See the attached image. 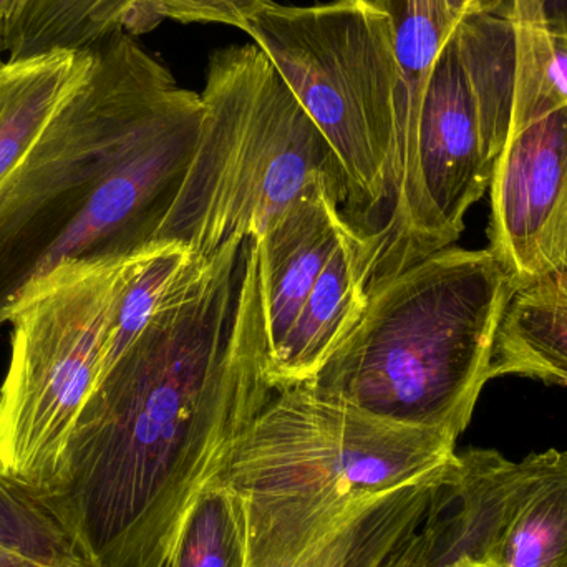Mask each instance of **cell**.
<instances>
[{
  "mask_svg": "<svg viewBox=\"0 0 567 567\" xmlns=\"http://www.w3.org/2000/svg\"><path fill=\"white\" fill-rule=\"evenodd\" d=\"M268 0H138L126 17L123 30L143 35L163 20L179 23H221L245 32Z\"/></svg>",
  "mask_w": 567,
  "mask_h": 567,
  "instance_id": "cell-22",
  "label": "cell"
},
{
  "mask_svg": "<svg viewBox=\"0 0 567 567\" xmlns=\"http://www.w3.org/2000/svg\"><path fill=\"white\" fill-rule=\"evenodd\" d=\"M365 302V289L357 272L353 236L346 225L281 347L269 360L271 389L282 392L312 380L349 336Z\"/></svg>",
  "mask_w": 567,
  "mask_h": 567,
  "instance_id": "cell-11",
  "label": "cell"
},
{
  "mask_svg": "<svg viewBox=\"0 0 567 567\" xmlns=\"http://www.w3.org/2000/svg\"><path fill=\"white\" fill-rule=\"evenodd\" d=\"M3 63V60H2V47H0V65H2Z\"/></svg>",
  "mask_w": 567,
  "mask_h": 567,
  "instance_id": "cell-29",
  "label": "cell"
},
{
  "mask_svg": "<svg viewBox=\"0 0 567 567\" xmlns=\"http://www.w3.org/2000/svg\"><path fill=\"white\" fill-rule=\"evenodd\" d=\"M518 70L512 130L567 106V43L545 25H516Z\"/></svg>",
  "mask_w": 567,
  "mask_h": 567,
  "instance_id": "cell-21",
  "label": "cell"
},
{
  "mask_svg": "<svg viewBox=\"0 0 567 567\" xmlns=\"http://www.w3.org/2000/svg\"><path fill=\"white\" fill-rule=\"evenodd\" d=\"M193 259L195 256L186 246L173 241L156 243L143 256L135 271L123 284L113 306L103 375L138 339L159 303L168 296L173 284L178 281Z\"/></svg>",
  "mask_w": 567,
  "mask_h": 567,
  "instance_id": "cell-20",
  "label": "cell"
},
{
  "mask_svg": "<svg viewBox=\"0 0 567 567\" xmlns=\"http://www.w3.org/2000/svg\"><path fill=\"white\" fill-rule=\"evenodd\" d=\"M252 239L193 259L106 370L66 446L55 499L100 567H165L183 518L268 405Z\"/></svg>",
  "mask_w": 567,
  "mask_h": 567,
  "instance_id": "cell-1",
  "label": "cell"
},
{
  "mask_svg": "<svg viewBox=\"0 0 567 567\" xmlns=\"http://www.w3.org/2000/svg\"><path fill=\"white\" fill-rule=\"evenodd\" d=\"M203 112L202 93L125 30L90 47L89 69L0 185V327L60 269L155 245Z\"/></svg>",
  "mask_w": 567,
  "mask_h": 567,
  "instance_id": "cell-2",
  "label": "cell"
},
{
  "mask_svg": "<svg viewBox=\"0 0 567 567\" xmlns=\"http://www.w3.org/2000/svg\"><path fill=\"white\" fill-rule=\"evenodd\" d=\"M165 567H248L241 506L221 483L212 480L189 506Z\"/></svg>",
  "mask_w": 567,
  "mask_h": 567,
  "instance_id": "cell-19",
  "label": "cell"
},
{
  "mask_svg": "<svg viewBox=\"0 0 567 567\" xmlns=\"http://www.w3.org/2000/svg\"><path fill=\"white\" fill-rule=\"evenodd\" d=\"M346 221L326 186L307 192L255 243L269 360L336 248Z\"/></svg>",
  "mask_w": 567,
  "mask_h": 567,
  "instance_id": "cell-10",
  "label": "cell"
},
{
  "mask_svg": "<svg viewBox=\"0 0 567 567\" xmlns=\"http://www.w3.org/2000/svg\"><path fill=\"white\" fill-rule=\"evenodd\" d=\"M138 0H30L6 27L2 52L12 60L53 50L89 49L123 30Z\"/></svg>",
  "mask_w": 567,
  "mask_h": 567,
  "instance_id": "cell-17",
  "label": "cell"
},
{
  "mask_svg": "<svg viewBox=\"0 0 567 567\" xmlns=\"http://www.w3.org/2000/svg\"><path fill=\"white\" fill-rule=\"evenodd\" d=\"M450 40L475 103L483 153L495 168L512 130L518 70L509 0H483L478 10L456 23Z\"/></svg>",
  "mask_w": 567,
  "mask_h": 567,
  "instance_id": "cell-12",
  "label": "cell"
},
{
  "mask_svg": "<svg viewBox=\"0 0 567 567\" xmlns=\"http://www.w3.org/2000/svg\"><path fill=\"white\" fill-rule=\"evenodd\" d=\"M503 375L567 385V269L516 290L489 363V380Z\"/></svg>",
  "mask_w": 567,
  "mask_h": 567,
  "instance_id": "cell-15",
  "label": "cell"
},
{
  "mask_svg": "<svg viewBox=\"0 0 567 567\" xmlns=\"http://www.w3.org/2000/svg\"><path fill=\"white\" fill-rule=\"evenodd\" d=\"M445 2L450 17H452L453 23L456 25L463 17L478 10L482 7L483 0H445Z\"/></svg>",
  "mask_w": 567,
  "mask_h": 567,
  "instance_id": "cell-25",
  "label": "cell"
},
{
  "mask_svg": "<svg viewBox=\"0 0 567 567\" xmlns=\"http://www.w3.org/2000/svg\"><path fill=\"white\" fill-rule=\"evenodd\" d=\"M538 7L548 32L567 43V0H538Z\"/></svg>",
  "mask_w": 567,
  "mask_h": 567,
  "instance_id": "cell-23",
  "label": "cell"
},
{
  "mask_svg": "<svg viewBox=\"0 0 567 567\" xmlns=\"http://www.w3.org/2000/svg\"><path fill=\"white\" fill-rule=\"evenodd\" d=\"M416 536H419V533L393 556L392 561L385 567H413L416 556Z\"/></svg>",
  "mask_w": 567,
  "mask_h": 567,
  "instance_id": "cell-26",
  "label": "cell"
},
{
  "mask_svg": "<svg viewBox=\"0 0 567 567\" xmlns=\"http://www.w3.org/2000/svg\"><path fill=\"white\" fill-rule=\"evenodd\" d=\"M382 2H385V3H386V2H389V0H382Z\"/></svg>",
  "mask_w": 567,
  "mask_h": 567,
  "instance_id": "cell-30",
  "label": "cell"
},
{
  "mask_svg": "<svg viewBox=\"0 0 567 567\" xmlns=\"http://www.w3.org/2000/svg\"><path fill=\"white\" fill-rule=\"evenodd\" d=\"M489 252L516 290L567 269V106L509 133L493 168Z\"/></svg>",
  "mask_w": 567,
  "mask_h": 567,
  "instance_id": "cell-8",
  "label": "cell"
},
{
  "mask_svg": "<svg viewBox=\"0 0 567 567\" xmlns=\"http://www.w3.org/2000/svg\"><path fill=\"white\" fill-rule=\"evenodd\" d=\"M202 100L198 145L155 243L212 259L236 239L261 238L317 186L343 208L329 142L256 43L212 53Z\"/></svg>",
  "mask_w": 567,
  "mask_h": 567,
  "instance_id": "cell-5",
  "label": "cell"
},
{
  "mask_svg": "<svg viewBox=\"0 0 567 567\" xmlns=\"http://www.w3.org/2000/svg\"><path fill=\"white\" fill-rule=\"evenodd\" d=\"M489 567H567V452L548 450Z\"/></svg>",
  "mask_w": 567,
  "mask_h": 567,
  "instance_id": "cell-16",
  "label": "cell"
},
{
  "mask_svg": "<svg viewBox=\"0 0 567 567\" xmlns=\"http://www.w3.org/2000/svg\"><path fill=\"white\" fill-rule=\"evenodd\" d=\"M450 462L413 485L370 499L339 528L278 567H385L422 528Z\"/></svg>",
  "mask_w": 567,
  "mask_h": 567,
  "instance_id": "cell-13",
  "label": "cell"
},
{
  "mask_svg": "<svg viewBox=\"0 0 567 567\" xmlns=\"http://www.w3.org/2000/svg\"><path fill=\"white\" fill-rule=\"evenodd\" d=\"M245 33L329 142L346 182L340 209L353 239L373 231L389 193L399 62L382 0L282 6L268 0Z\"/></svg>",
  "mask_w": 567,
  "mask_h": 567,
  "instance_id": "cell-6",
  "label": "cell"
},
{
  "mask_svg": "<svg viewBox=\"0 0 567 567\" xmlns=\"http://www.w3.org/2000/svg\"><path fill=\"white\" fill-rule=\"evenodd\" d=\"M29 2L30 0H0V47H2L6 27L22 12L23 7Z\"/></svg>",
  "mask_w": 567,
  "mask_h": 567,
  "instance_id": "cell-24",
  "label": "cell"
},
{
  "mask_svg": "<svg viewBox=\"0 0 567 567\" xmlns=\"http://www.w3.org/2000/svg\"><path fill=\"white\" fill-rule=\"evenodd\" d=\"M543 463L545 453L522 462L495 450L456 453L420 528L415 567L488 566Z\"/></svg>",
  "mask_w": 567,
  "mask_h": 567,
  "instance_id": "cell-9",
  "label": "cell"
},
{
  "mask_svg": "<svg viewBox=\"0 0 567 567\" xmlns=\"http://www.w3.org/2000/svg\"><path fill=\"white\" fill-rule=\"evenodd\" d=\"M0 567H45L0 546Z\"/></svg>",
  "mask_w": 567,
  "mask_h": 567,
  "instance_id": "cell-27",
  "label": "cell"
},
{
  "mask_svg": "<svg viewBox=\"0 0 567 567\" xmlns=\"http://www.w3.org/2000/svg\"><path fill=\"white\" fill-rule=\"evenodd\" d=\"M458 567H489V566H483V565H463Z\"/></svg>",
  "mask_w": 567,
  "mask_h": 567,
  "instance_id": "cell-28",
  "label": "cell"
},
{
  "mask_svg": "<svg viewBox=\"0 0 567 567\" xmlns=\"http://www.w3.org/2000/svg\"><path fill=\"white\" fill-rule=\"evenodd\" d=\"M456 440L445 430L389 422L300 383L272 395L213 480L241 506L248 567H278L370 499L445 466Z\"/></svg>",
  "mask_w": 567,
  "mask_h": 567,
  "instance_id": "cell-4",
  "label": "cell"
},
{
  "mask_svg": "<svg viewBox=\"0 0 567 567\" xmlns=\"http://www.w3.org/2000/svg\"><path fill=\"white\" fill-rule=\"evenodd\" d=\"M515 293L489 249H442L367 292L362 316L306 385L389 422L460 436Z\"/></svg>",
  "mask_w": 567,
  "mask_h": 567,
  "instance_id": "cell-3",
  "label": "cell"
},
{
  "mask_svg": "<svg viewBox=\"0 0 567 567\" xmlns=\"http://www.w3.org/2000/svg\"><path fill=\"white\" fill-rule=\"evenodd\" d=\"M148 251L113 265L60 269L10 317L0 468L16 482L55 498L70 436L103 375L116 297Z\"/></svg>",
  "mask_w": 567,
  "mask_h": 567,
  "instance_id": "cell-7",
  "label": "cell"
},
{
  "mask_svg": "<svg viewBox=\"0 0 567 567\" xmlns=\"http://www.w3.org/2000/svg\"><path fill=\"white\" fill-rule=\"evenodd\" d=\"M90 47L53 50L0 65V185L35 145L89 69Z\"/></svg>",
  "mask_w": 567,
  "mask_h": 567,
  "instance_id": "cell-14",
  "label": "cell"
},
{
  "mask_svg": "<svg viewBox=\"0 0 567 567\" xmlns=\"http://www.w3.org/2000/svg\"><path fill=\"white\" fill-rule=\"evenodd\" d=\"M0 546L45 567H100L52 496L0 468Z\"/></svg>",
  "mask_w": 567,
  "mask_h": 567,
  "instance_id": "cell-18",
  "label": "cell"
}]
</instances>
